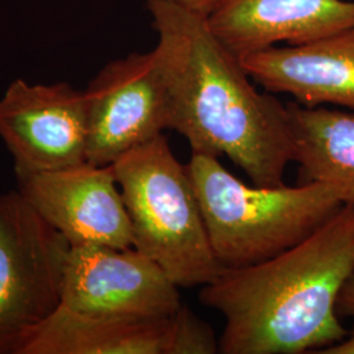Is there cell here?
<instances>
[{
	"label": "cell",
	"mask_w": 354,
	"mask_h": 354,
	"mask_svg": "<svg viewBox=\"0 0 354 354\" xmlns=\"http://www.w3.org/2000/svg\"><path fill=\"white\" fill-rule=\"evenodd\" d=\"M147 10L168 91V129L188 140L192 153L227 156L253 185H282L292 162L288 106L256 89L207 19L162 0H147Z\"/></svg>",
	"instance_id": "1"
},
{
	"label": "cell",
	"mask_w": 354,
	"mask_h": 354,
	"mask_svg": "<svg viewBox=\"0 0 354 354\" xmlns=\"http://www.w3.org/2000/svg\"><path fill=\"white\" fill-rule=\"evenodd\" d=\"M353 273V203L277 256L222 269L200 291V302L226 320L219 353H317L342 342L348 332L336 306Z\"/></svg>",
	"instance_id": "2"
},
{
	"label": "cell",
	"mask_w": 354,
	"mask_h": 354,
	"mask_svg": "<svg viewBox=\"0 0 354 354\" xmlns=\"http://www.w3.org/2000/svg\"><path fill=\"white\" fill-rule=\"evenodd\" d=\"M187 167L223 269L253 266L299 244L346 203L342 187L329 183L247 185L203 153H192Z\"/></svg>",
	"instance_id": "3"
},
{
	"label": "cell",
	"mask_w": 354,
	"mask_h": 354,
	"mask_svg": "<svg viewBox=\"0 0 354 354\" xmlns=\"http://www.w3.org/2000/svg\"><path fill=\"white\" fill-rule=\"evenodd\" d=\"M113 167L131 223L134 248L177 288L205 286L222 272L187 165L165 134L121 156Z\"/></svg>",
	"instance_id": "4"
},
{
	"label": "cell",
	"mask_w": 354,
	"mask_h": 354,
	"mask_svg": "<svg viewBox=\"0 0 354 354\" xmlns=\"http://www.w3.org/2000/svg\"><path fill=\"white\" fill-rule=\"evenodd\" d=\"M70 248L19 190L0 194V354L62 304Z\"/></svg>",
	"instance_id": "5"
},
{
	"label": "cell",
	"mask_w": 354,
	"mask_h": 354,
	"mask_svg": "<svg viewBox=\"0 0 354 354\" xmlns=\"http://www.w3.org/2000/svg\"><path fill=\"white\" fill-rule=\"evenodd\" d=\"M83 92L88 163L112 165L168 129V91L155 50L105 64Z\"/></svg>",
	"instance_id": "6"
},
{
	"label": "cell",
	"mask_w": 354,
	"mask_h": 354,
	"mask_svg": "<svg viewBox=\"0 0 354 354\" xmlns=\"http://www.w3.org/2000/svg\"><path fill=\"white\" fill-rule=\"evenodd\" d=\"M0 140L12 155L16 175L87 162L84 92L67 83L13 80L0 99Z\"/></svg>",
	"instance_id": "7"
},
{
	"label": "cell",
	"mask_w": 354,
	"mask_h": 354,
	"mask_svg": "<svg viewBox=\"0 0 354 354\" xmlns=\"http://www.w3.org/2000/svg\"><path fill=\"white\" fill-rule=\"evenodd\" d=\"M87 315L171 317L181 307L176 285L149 256L111 245L71 247L62 304Z\"/></svg>",
	"instance_id": "8"
},
{
	"label": "cell",
	"mask_w": 354,
	"mask_h": 354,
	"mask_svg": "<svg viewBox=\"0 0 354 354\" xmlns=\"http://www.w3.org/2000/svg\"><path fill=\"white\" fill-rule=\"evenodd\" d=\"M16 176L19 193L70 247H134L131 223L112 165L84 162Z\"/></svg>",
	"instance_id": "9"
},
{
	"label": "cell",
	"mask_w": 354,
	"mask_h": 354,
	"mask_svg": "<svg viewBox=\"0 0 354 354\" xmlns=\"http://www.w3.org/2000/svg\"><path fill=\"white\" fill-rule=\"evenodd\" d=\"M209 28L238 58L297 46L354 28V0H228Z\"/></svg>",
	"instance_id": "10"
},
{
	"label": "cell",
	"mask_w": 354,
	"mask_h": 354,
	"mask_svg": "<svg viewBox=\"0 0 354 354\" xmlns=\"http://www.w3.org/2000/svg\"><path fill=\"white\" fill-rule=\"evenodd\" d=\"M241 59L266 91L286 93L304 106L354 109V28L297 46H273Z\"/></svg>",
	"instance_id": "11"
},
{
	"label": "cell",
	"mask_w": 354,
	"mask_h": 354,
	"mask_svg": "<svg viewBox=\"0 0 354 354\" xmlns=\"http://www.w3.org/2000/svg\"><path fill=\"white\" fill-rule=\"evenodd\" d=\"M172 317H95L61 304L26 332L15 354H169Z\"/></svg>",
	"instance_id": "12"
},
{
	"label": "cell",
	"mask_w": 354,
	"mask_h": 354,
	"mask_svg": "<svg viewBox=\"0 0 354 354\" xmlns=\"http://www.w3.org/2000/svg\"><path fill=\"white\" fill-rule=\"evenodd\" d=\"M292 162L307 181L342 187L354 205V114L324 106L286 104Z\"/></svg>",
	"instance_id": "13"
},
{
	"label": "cell",
	"mask_w": 354,
	"mask_h": 354,
	"mask_svg": "<svg viewBox=\"0 0 354 354\" xmlns=\"http://www.w3.org/2000/svg\"><path fill=\"white\" fill-rule=\"evenodd\" d=\"M172 323L169 354L219 353V339L215 337L214 330L188 306L181 304L172 317Z\"/></svg>",
	"instance_id": "14"
},
{
	"label": "cell",
	"mask_w": 354,
	"mask_h": 354,
	"mask_svg": "<svg viewBox=\"0 0 354 354\" xmlns=\"http://www.w3.org/2000/svg\"><path fill=\"white\" fill-rule=\"evenodd\" d=\"M178 6L187 11L209 19L213 13L223 7L228 0H162Z\"/></svg>",
	"instance_id": "15"
},
{
	"label": "cell",
	"mask_w": 354,
	"mask_h": 354,
	"mask_svg": "<svg viewBox=\"0 0 354 354\" xmlns=\"http://www.w3.org/2000/svg\"><path fill=\"white\" fill-rule=\"evenodd\" d=\"M336 308L339 317H354V273L345 282L337 298Z\"/></svg>",
	"instance_id": "16"
},
{
	"label": "cell",
	"mask_w": 354,
	"mask_h": 354,
	"mask_svg": "<svg viewBox=\"0 0 354 354\" xmlns=\"http://www.w3.org/2000/svg\"><path fill=\"white\" fill-rule=\"evenodd\" d=\"M317 354H354V328L351 333H348L342 342H336L330 346H327Z\"/></svg>",
	"instance_id": "17"
}]
</instances>
